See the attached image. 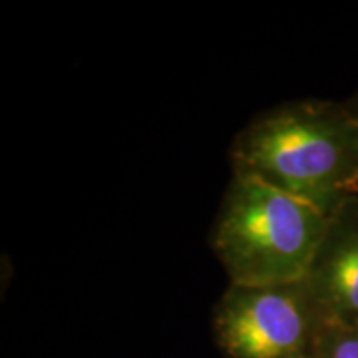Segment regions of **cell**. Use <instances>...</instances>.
<instances>
[{"instance_id":"cell-1","label":"cell","mask_w":358,"mask_h":358,"mask_svg":"<svg viewBox=\"0 0 358 358\" xmlns=\"http://www.w3.org/2000/svg\"><path fill=\"white\" fill-rule=\"evenodd\" d=\"M232 176L250 178L332 217L358 196V116L295 103L257 116L231 146Z\"/></svg>"},{"instance_id":"cell-2","label":"cell","mask_w":358,"mask_h":358,"mask_svg":"<svg viewBox=\"0 0 358 358\" xmlns=\"http://www.w3.org/2000/svg\"><path fill=\"white\" fill-rule=\"evenodd\" d=\"M319 208L250 178L232 176L211 245L231 285L267 287L307 280L329 232Z\"/></svg>"},{"instance_id":"cell-3","label":"cell","mask_w":358,"mask_h":358,"mask_svg":"<svg viewBox=\"0 0 358 358\" xmlns=\"http://www.w3.org/2000/svg\"><path fill=\"white\" fill-rule=\"evenodd\" d=\"M319 315L324 313L307 280L229 285L216 307L214 330L229 358H320Z\"/></svg>"},{"instance_id":"cell-4","label":"cell","mask_w":358,"mask_h":358,"mask_svg":"<svg viewBox=\"0 0 358 358\" xmlns=\"http://www.w3.org/2000/svg\"><path fill=\"white\" fill-rule=\"evenodd\" d=\"M347 201L330 217L329 232L307 284L327 324L358 325V217Z\"/></svg>"},{"instance_id":"cell-5","label":"cell","mask_w":358,"mask_h":358,"mask_svg":"<svg viewBox=\"0 0 358 358\" xmlns=\"http://www.w3.org/2000/svg\"><path fill=\"white\" fill-rule=\"evenodd\" d=\"M322 334L320 358H358V325L327 324Z\"/></svg>"},{"instance_id":"cell-6","label":"cell","mask_w":358,"mask_h":358,"mask_svg":"<svg viewBox=\"0 0 358 358\" xmlns=\"http://www.w3.org/2000/svg\"><path fill=\"white\" fill-rule=\"evenodd\" d=\"M357 116H358V113H357Z\"/></svg>"}]
</instances>
